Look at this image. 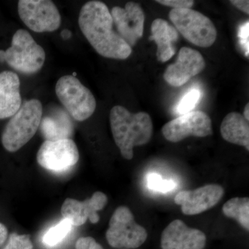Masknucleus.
Instances as JSON below:
<instances>
[{"label": "nucleus", "instance_id": "nucleus-1", "mask_svg": "<svg viewBox=\"0 0 249 249\" xmlns=\"http://www.w3.org/2000/svg\"><path fill=\"white\" fill-rule=\"evenodd\" d=\"M78 24L90 45L101 56L125 60L132 53V47L113 29L110 12L102 1L85 3L80 9Z\"/></svg>", "mask_w": 249, "mask_h": 249}, {"label": "nucleus", "instance_id": "nucleus-2", "mask_svg": "<svg viewBox=\"0 0 249 249\" xmlns=\"http://www.w3.org/2000/svg\"><path fill=\"white\" fill-rule=\"evenodd\" d=\"M109 122L113 138L127 160L134 157V147L148 143L153 134L151 117L146 112L131 113L121 106L111 108Z\"/></svg>", "mask_w": 249, "mask_h": 249}, {"label": "nucleus", "instance_id": "nucleus-3", "mask_svg": "<svg viewBox=\"0 0 249 249\" xmlns=\"http://www.w3.org/2000/svg\"><path fill=\"white\" fill-rule=\"evenodd\" d=\"M42 113L43 108L39 100L34 98L22 103L1 135V142L7 151H18L34 137L40 127Z\"/></svg>", "mask_w": 249, "mask_h": 249}, {"label": "nucleus", "instance_id": "nucleus-4", "mask_svg": "<svg viewBox=\"0 0 249 249\" xmlns=\"http://www.w3.org/2000/svg\"><path fill=\"white\" fill-rule=\"evenodd\" d=\"M45 59L44 49L24 29L15 33L7 50H0V62H6L11 68L26 74L40 71Z\"/></svg>", "mask_w": 249, "mask_h": 249}, {"label": "nucleus", "instance_id": "nucleus-5", "mask_svg": "<svg viewBox=\"0 0 249 249\" xmlns=\"http://www.w3.org/2000/svg\"><path fill=\"white\" fill-rule=\"evenodd\" d=\"M55 93L65 110L76 121L87 120L96 110V101L93 93L76 77H61L55 85Z\"/></svg>", "mask_w": 249, "mask_h": 249}, {"label": "nucleus", "instance_id": "nucleus-6", "mask_svg": "<svg viewBox=\"0 0 249 249\" xmlns=\"http://www.w3.org/2000/svg\"><path fill=\"white\" fill-rule=\"evenodd\" d=\"M174 27L193 45L211 47L217 39L213 23L204 14L192 9H173L169 14Z\"/></svg>", "mask_w": 249, "mask_h": 249}, {"label": "nucleus", "instance_id": "nucleus-7", "mask_svg": "<svg viewBox=\"0 0 249 249\" xmlns=\"http://www.w3.org/2000/svg\"><path fill=\"white\" fill-rule=\"evenodd\" d=\"M146 229L136 222L130 210L119 206L111 216L106 239L111 247L116 249L139 248L146 241Z\"/></svg>", "mask_w": 249, "mask_h": 249}, {"label": "nucleus", "instance_id": "nucleus-8", "mask_svg": "<svg viewBox=\"0 0 249 249\" xmlns=\"http://www.w3.org/2000/svg\"><path fill=\"white\" fill-rule=\"evenodd\" d=\"M18 8L19 18L31 31L53 32L60 27V12L50 0H20Z\"/></svg>", "mask_w": 249, "mask_h": 249}, {"label": "nucleus", "instance_id": "nucleus-9", "mask_svg": "<svg viewBox=\"0 0 249 249\" xmlns=\"http://www.w3.org/2000/svg\"><path fill=\"white\" fill-rule=\"evenodd\" d=\"M162 134L168 142H178L189 137L212 135V121L201 111H193L169 121L162 127Z\"/></svg>", "mask_w": 249, "mask_h": 249}, {"label": "nucleus", "instance_id": "nucleus-10", "mask_svg": "<svg viewBox=\"0 0 249 249\" xmlns=\"http://www.w3.org/2000/svg\"><path fill=\"white\" fill-rule=\"evenodd\" d=\"M79 152L71 139L45 141L37 154L38 164L53 172L65 171L78 163Z\"/></svg>", "mask_w": 249, "mask_h": 249}, {"label": "nucleus", "instance_id": "nucleus-11", "mask_svg": "<svg viewBox=\"0 0 249 249\" xmlns=\"http://www.w3.org/2000/svg\"><path fill=\"white\" fill-rule=\"evenodd\" d=\"M118 34L131 47L143 34L145 14L138 3L127 2L124 8L115 6L111 11Z\"/></svg>", "mask_w": 249, "mask_h": 249}, {"label": "nucleus", "instance_id": "nucleus-12", "mask_svg": "<svg viewBox=\"0 0 249 249\" xmlns=\"http://www.w3.org/2000/svg\"><path fill=\"white\" fill-rule=\"evenodd\" d=\"M224 190L220 185L209 184L193 191L179 192L175 196V203L181 206L186 215H196L212 209L222 199Z\"/></svg>", "mask_w": 249, "mask_h": 249}, {"label": "nucleus", "instance_id": "nucleus-13", "mask_svg": "<svg viewBox=\"0 0 249 249\" xmlns=\"http://www.w3.org/2000/svg\"><path fill=\"white\" fill-rule=\"evenodd\" d=\"M206 67L204 57L198 51L182 47L180 49L175 63L165 70L163 78L171 86H183L193 77L200 73Z\"/></svg>", "mask_w": 249, "mask_h": 249}, {"label": "nucleus", "instance_id": "nucleus-14", "mask_svg": "<svg viewBox=\"0 0 249 249\" xmlns=\"http://www.w3.org/2000/svg\"><path fill=\"white\" fill-rule=\"evenodd\" d=\"M107 204V196L99 191L83 201L67 198L62 206V218L70 220L75 227L83 225L88 220L96 224L100 220L98 211L104 209Z\"/></svg>", "mask_w": 249, "mask_h": 249}, {"label": "nucleus", "instance_id": "nucleus-15", "mask_svg": "<svg viewBox=\"0 0 249 249\" xmlns=\"http://www.w3.org/2000/svg\"><path fill=\"white\" fill-rule=\"evenodd\" d=\"M206 240L204 232L175 219L162 232L160 246L162 249H204Z\"/></svg>", "mask_w": 249, "mask_h": 249}, {"label": "nucleus", "instance_id": "nucleus-16", "mask_svg": "<svg viewBox=\"0 0 249 249\" xmlns=\"http://www.w3.org/2000/svg\"><path fill=\"white\" fill-rule=\"evenodd\" d=\"M39 128L45 141L71 139L74 130L71 116L58 106L50 108L42 116Z\"/></svg>", "mask_w": 249, "mask_h": 249}, {"label": "nucleus", "instance_id": "nucleus-17", "mask_svg": "<svg viewBox=\"0 0 249 249\" xmlns=\"http://www.w3.org/2000/svg\"><path fill=\"white\" fill-rule=\"evenodd\" d=\"M22 104L19 76L11 71L0 73V119L12 117Z\"/></svg>", "mask_w": 249, "mask_h": 249}, {"label": "nucleus", "instance_id": "nucleus-18", "mask_svg": "<svg viewBox=\"0 0 249 249\" xmlns=\"http://www.w3.org/2000/svg\"><path fill=\"white\" fill-rule=\"evenodd\" d=\"M151 33L150 40L155 41L157 45V60L168 61L176 53L175 44L178 40V30L167 21L158 18L152 23Z\"/></svg>", "mask_w": 249, "mask_h": 249}, {"label": "nucleus", "instance_id": "nucleus-19", "mask_svg": "<svg viewBox=\"0 0 249 249\" xmlns=\"http://www.w3.org/2000/svg\"><path fill=\"white\" fill-rule=\"evenodd\" d=\"M223 139L249 150V123L242 114L231 112L223 119L220 127Z\"/></svg>", "mask_w": 249, "mask_h": 249}, {"label": "nucleus", "instance_id": "nucleus-20", "mask_svg": "<svg viewBox=\"0 0 249 249\" xmlns=\"http://www.w3.org/2000/svg\"><path fill=\"white\" fill-rule=\"evenodd\" d=\"M223 213L226 217L235 219L244 229L249 230V199L233 197L224 204Z\"/></svg>", "mask_w": 249, "mask_h": 249}, {"label": "nucleus", "instance_id": "nucleus-21", "mask_svg": "<svg viewBox=\"0 0 249 249\" xmlns=\"http://www.w3.org/2000/svg\"><path fill=\"white\" fill-rule=\"evenodd\" d=\"M73 227L70 220L62 218L58 224L50 228L45 232L42 238L43 243L49 247H55L59 245L70 233Z\"/></svg>", "mask_w": 249, "mask_h": 249}, {"label": "nucleus", "instance_id": "nucleus-22", "mask_svg": "<svg viewBox=\"0 0 249 249\" xmlns=\"http://www.w3.org/2000/svg\"><path fill=\"white\" fill-rule=\"evenodd\" d=\"M201 90L197 88H193L185 93L176 106V111L178 114H187L193 111L199 103L201 97Z\"/></svg>", "mask_w": 249, "mask_h": 249}, {"label": "nucleus", "instance_id": "nucleus-23", "mask_svg": "<svg viewBox=\"0 0 249 249\" xmlns=\"http://www.w3.org/2000/svg\"><path fill=\"white\" fill-rule=\"evenodd\" d=\"M147 185L152 191L166 193L176 188V183L173 180H165L160 175L151 173L147 175Z\"/></svg>", "mask_w": 249, "mask_h": 249}, {"label": "nucleus", "instance_id": "nucleus-24", "mask_svg": "<svg viewBox=\"0 0 249 249\" xmlns=\"http://www.w3.org/2000/svg\"><path fill=\"white\" fill-rule=\"evenodd\" d=\"M2 249H34V245L30 236L18 235L14 232L9 236L7 244Z\"/></svg>", "mask_w": 249, "mask_h": 249}, {"label": "nucleus", "instance_id": "nucleus-25", "mask_svg": "<svg viewBox=\"0 0 249 249\" xmlns=\"http://www.w3.org/2000/svg\"><path fill=\"white\" fill-rule=\"evenodd\" d=\"M238 37L240 39V44L246 56H249V22L247 21L245 24L240 26L239 29Z\"/></svg>", "mask_w": 249, "mask_h": 249}, {"label": "nucleus", "instance_id": "nucleus-26", "mask_svg": "<svg viewBox=\"0 0 249 249\" xmlns=\"http://www.w3.org/2000/svg\"><path fill=\"white\" fill-rule=\"evenodd\" d=\"M156 2L170 6L175 9H191L194 5L195 1L192 0H157Z\"/></svg>", "mask_w": 249, "mask_h": 249}, {"label": "nucleus", "instance_id": "nucleus-27", "mask_svg": "<svg viewBox=\"0 0 249 249\" xmlns=\"http://www.w3.org/2000/svg\"><path fill=\"white\" fill-rule=\"evenodd\" d=\"M75 248L76 249H104L102 246L99 245L91 237H80L77 240Z\"/></svg>", "mask_w": 249, "mask_h": 249}, {"label": "nucleus", "instance_id": "nucleus-28", "mask_svg": "<svg viewBox=\"0 0 249 249\" xmlns=\"http://www.w3.org/2000/svg\"><path fill=\"white\" fill-rule=\"evenodd\" d=\"M237 9L245 14H249V1L248 0H231L230 1Z\"/></svg>", "mask_w": 249, "mask_h": 249}, {"label": "nucleus", "instance_id": "nucleus-29", "mask_svg": "<svg viewBox=\"0 0 249 249\" xmlns=\"http://www.w3.org/2000/svg\"><path fill=\"white\" fill-rule=\"evenodd\" d=\"M8 237V230L4 224L0 223V247L4 245Z\"/></svg>", "mask_w": 249, "mask_h": 249}, {"label": "nucleus", "instance_id": "nucleus-30", "mask_svg": "<svg viewBox=\"0 0 249 249\" xmlns=\"http://www.w3.org/2000/svg\"><path fill=\"white\" fill-rule=\"evenodd\" d=\"M61 36L62 38L64 39L65 40H69V39L71 38L72 34L71 31L70 30H67V29H65L61 32Z\"/></svg>", "mask_w": 249, "mask_h": 249}, {"label": "nucleus", "instance_id": "nucleus-31", "mask_svg": "<svg viewBox=\"0 0 249 249\" xmlns=\"http://www.w3.org/2000/svg\"><path fill=\"white\" fill-rule=\"evenodd\" d=\"M243 116L247 121H249V103L246 105Z\"/></svg>", "mask_w": 249, "mask_h": 249}]
</instances>
